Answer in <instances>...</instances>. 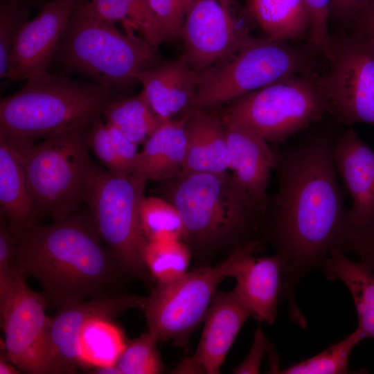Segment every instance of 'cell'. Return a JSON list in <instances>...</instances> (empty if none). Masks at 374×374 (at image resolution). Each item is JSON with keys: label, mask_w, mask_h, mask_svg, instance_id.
<instances>
[{"label": "cell", "mask_w": 374, "mask_h": 374, "mask_svg": "<svg viewBox=\"0 0 374 374\" xmlns=\"http://www.w3.org/2000/svg\"><path fill=\"white\" fill-rule=\"evenodd\" d=\"M337 136L332 130H319L274 150L278 190L269 197L258 231L280 258V300L288 301L292 318L301 314L296 285L340 248L348 226L346 191L334 161Z\"/></svg>", "instance_id": "6da1fadb"}, {"label": "cell", "mask_w": 374, "mask_h": 374, "mask_svg": "<svg viewBox=\"0 0 374 374\" xmlns=\"http://www.w3.org/2000/svg\"><path fill=\"white\" fill-rule=\"evenodd\" d=\"M13 238L17 268L26 279L39 283L47 306L56 310L121 294L130 276L89 216L73 213L48 225H33Z\"/></svg>", "instance_id": "7a4b0ae2"}, {"label": "cell", "mask_w": 374, "mask_h": 374, "mask_svg": "<svg viewBox=\"0 0 374 374\" xmlns=\"http://www.w3.org/2000/svg\"><path fill=\"white\" fill-rule=\"evenodd\" d=\"M112 93L105 81H78L48 71L37 73L1 99L0 133L12 143H29L89 125Z\"/></svg>", "instance_id": "3957f363"}, {"label": "cell", "mask_w": 374, "mask_h": 374, "mask_svg": "<svg viewBox=\"0 0 374 374\" xmlns=\"http://www.w3.org/2000/svg\"><path fill=\"white\" fill-rule=\"evenodd\" d=\"M89 125L63 130L39 143H12L6 138L24 167L39 219L64 220L86 202L98 168L89 153Z\"/></svg>", "instance_id": "277c9868"}, {"label": "cell", "mask_w": 374, "mask_h": 374, "mask_svg": "<svg viewBox=\"0 0 374 374\" xmlns=\"http://www.w3.org/2000/svg\"><path fill=\"white\" fill-rule=\"evenodd\" d=\"M170 202L184 228L192 253L235 247L252 239L258 220L243 193L228 172L181 175Z\"/></svg>", "instance_id": "5b68a950"}, {"label": "cell", "mask_w": 374, "mask_h": 374, "mask_svg": "<svg viewBox=\"0 0 374 374\" xmlns=\"http://www.w3.org/2000/svg\"><path fill=\"white\" fill-rule=\"evenodd\" d=\"M114 24L76 10L54 58L65 71L107 82L113 89L138 81L141 73L160 63L157 48Z\"/></svg>", "instance_id": "8992f818"}, {"label": "cell", "mask_w": 374, "mask_h": 374, "mask_svg": "<svg viewBox=\"0 0 374 374\" xmlns=\"http://www.w3.org/2000/svg\"><path fill=\"white\" fill-rule=\"evenodd\" d=\"M315 54L308 45L255 38L232 57L200 74L191 109L208 111L288 76L318 75Z\"/></svg>", "instance_id": "52a82bcc"}, {"label": "cell", "mask_w": 374, "mask_h": 374, "mask_svg": "<svg viewBox=\"0 0 374 374\" xmlns=\"http://www.w3.org/2000/svg\"><path fill=\"white\" fill-rule=\"evenodd\" d=\"M317 76L282 78L235 98L220 115L250 129L268 143H283L328 113Z\"/></svg>", "instance_id": "ba28073f"}, {"label": "cell", "mask_w": 374, "mask_h": 374, "mask_svg": "<svg viewBox=\"0 0 374 374\" xmlns=\"http://www.w3.org/2000/svg\"><path fill=\"white\" fill-rule=\"evenodd\" d=\"M242 244L215 266L201 267L172 282L157 283L141 309L148 330L159 341H172L187 351L190 337L204 321L218 286L230 276Z\"/></svg>", "instance_id": "9c48e42d"}, {"label": "cell", "mask_w": 374, "mask_h": 374, "mask_svg": "<svg viewBox=\"0 0 374 374\" xmlns=\"http://www.w3.org/2000/svg\"><path fill=\"white\" fill-rule=\"evenodd\" d=\"M145 183L134 175L118 177L98 167L86 200L100 238L126 273L135 278L148 272L143 260L148 240L140 218Z\"/></svg>", "instance_id": "30bf717a"}, {"label": "cell", "mask_w": 374, "mask_h": 374, "mask_svg": "<svg viewBox=\"0 0 374 374\" xmlns=\"http://www.w3.org/2000/svg\"><path fill=\"white\" fill-rule=\"evenodd\" d=\"M328 69L317 77L328 113L339 124L374 126V45L350 30L332 35Z\"/></svg>", "instance_id": "8fae6325"}, {"label": "cell", "mask_w": 374, "mask_h": 374, "mask_svg": "<svg viewBox=\"0 0 374 374\" xmlns=\"http://www.w3.org/2000/svg\"><path fill=\"white\" fill-rule=\"evenodd\" d=\"M256 26L237 0H193L182 28V54L201 74L237 54L256 37Z\"/></svg>", "instance_id": "7c38bea8"}, {"label": "cell", "mask_w": 374, "mask_h": 374, "mask_svg": "<svg viewBox=\"0 0 374 374\" xmlns=\"http://www.w3.org/2000/svg\"><path fill=\"white\" fill-rule=\"evenodd\" d=\"M26 280L19 272L0 293L3 351L21 372L46 374L50 317L46 314L44 296L33 290Z\"/></svg>", "instance_id": "4fadbf2b"}, {"label": "cell", "mask_w": 374, "mask_h": 374, "mask_svg": "<svg viewBox=\"0 0 374 374\" xmlns=\"http://www.w3.org/2000/svg\"><path fill=\"white\" fill-rule=\"evenodd\" d=\"M144 297L121 293L85 300L56 310L50 317L46 354V374L73 373L82 368L78 336L84 324L93 317L112 319L130 309H142Z\"/></svg>", "instance_id": "5bb4252c"}, {"label": "cell", "mask_w": 374, "mask_h": 374, "mask_svg": "<svg viewBox=\"0 0 374 374\" xmlns=\"http://www.w3.org/2000/svg\"><path fill=\"white\" fill-rule=\"evenodd\" d=\"M84 1L52 0L24 24L12 46L7 79L26 80L48 70L73 15Z\"/></svg>", "instance_id": "9a60e30c"}, {"label": "cell", "mask_w": 374, "mask_h": 374, "mask_svg": "<svg viewBox=\"0 0 374 374\" xmlns=\"http://www.w3.org/2000/svg\"><path fill=\"white\" fill-rule=\"evenodd\" d=\"M221 118L229 151V170L246 197L258 226L269 199L267 188L275 166V152L266 140L250 129L230 119Z\"/></svg>", "instance_id": "2e32d148"}, {"label": "cell", "mask_w": 374, "mask_h": 374, "mask_svg": "<svg viewBox=\"0 0 374 374\" xmlns=\"http://www.w3.org/2000/svg\"><path fill=\"white\" fill-rule=\"evenodd\" d=\"M264 249L257 238L242 244L240 256L229 277L236 280L233 290L260 323L272 324L277 315L280 300L283 265L279 256L256 257Z\"/></svg>", "instance_id": "e0dca14e"}, {"label": "cell", "mask_w": 374, "mask_h": 374, "mask_svg": "<svg viewBox=\"0 0 374 374\" xmlns=\"http://www.w3.org/2000/svg\"><path fill=\"white\" fill-rule=\"evenodd\" d=\"M251 314L233 290L217 291L206 313L194 355L184 359L191 373L217 374L242 326Z\"/></svg>", "instance_id": "ac0fdd59"}, {"label": "cell", "mask_w": 374, "mask_h": 374, "mask_svg": "<svg viewBox=\"0 0 374 374\" xmlns=\"http://www.w3.org/2000/svg\"><path fill=\"white\" fill-rule=\"evenodd\" d=\"M335 168L352 199L348 224H374V151L349 127L337 135L334 146Z\"/></svg>", "instance_id": "d6986e66"}, {"label": "cell", "mask_w": 374, "mask_h": 374, "mask_svg": "<svg viewBox=\"0 0 374 374\" xmlns=\"http://www.w3.org/2000/svg\"><path fill=\"white\" fill-rule=\"evenodd\" d=\"M137 80L154 114L161 121L191 109L200 74L193 69L183 55L168 62L159 63L142 73Z\"/></svg>", "instance_id": "ffe728a7"}, {"label": "cell", "mask_w": 374, "mask_h": 374, "mask_svg": "<svg viewBox=\"0 0 374 374\" xmlns=\"http://www.w3.org/2000/svg\"><path fill=\"white\" fill-rule=\"evenodd\" d=\"M185 130L186 152L182 175L228 172L229 151L220 114L191 109L187 112Z\"/></svg>", "instance_id": "44dd1931"}, {"label": "cell", "mask_w": 374, "mask_h": 374, "mask_svg": "<svg viewBox=\"0 0 374 374\" xmlns=\"http://www.w3.org/2000/svg\"><path fill=\"white\" fill-rule=\"evenodd\" d=\"M187 112L179 119L163 122L149 136L138 153L132 175L145 182L182 175L186 152Z\"/></svg>", "instance_id": "7402d4cb"}, {"label": "cell", "mask_w": 374, "mask_h": 374, "mask_svg": "<svg viewBox=\"0 0 374 374\" xmlns=\"http://www.w3.org/2000/svg\"><path fill=\"white\" fill-rule=\"evenodd\" d=\"M0 206L3 217L16 235L39 220L24 167L6 137L0 134Z\"/></svg>", "instance_id": "603a6c76"}, {"label": "cell", "mask_w": 374, "mask_h": 374, "mask_svg": "<svg viewBox=\"0 0 374 374\" xmlns=\"http://www.w3.org/2000/svg\"><path fill=\"white\" fill-rule=\"evenodd\" d=\"M321 269L330 280H339L347 287L356 308L363 339H374V271L361 261L348 258L343 250L333 249Z\"/></svg>", "instance_id": "cb8c5ba5"}, {"label": "cell", "mask_w": 374, "mask_h": 374, "mask_svg": "<svg viewBox=\"0 0 374 374\" xmlns=\"http://www.w3.org/2000/svg\"><path fill=\"white\" fill-rule=\"evenodd\" d=\"M244 7L266 37L294 42L308 37L310 19L305 0H246Z\"/></svg>", "instance_id": "d4e9b609"}, {"label": "cell", "mask_w": 374, "mask_h": 374, "mask_svg": "<svg viewBox=\"0 0 374 374\" xmlns=\"http://www.w3.org/2000/svg\"><path fill=\"white\" fill-rule=\"evenodd\" d=\"M126 344L122 331L112 319H88L78 336V350L82 367L94 368L116 364Z\"/></svg>", "instance_id": "484cf974"}, {"label": "cell", "mask_w": 374, "mask_h": 374, "mask_svg": "<svg viewBox=\"0 0 374 374\" xmlns=\"http://www.w3.org/2000/svg\"><path fill=\"white\" fill-rule=\"evenodd\" d=\"M101 115L137 144L144 143L163 123L154 114L143 91L133 97L112 98Z\"/></svg>", "instance_id": "4316f807"}, {"label": "cell", "mask_w": 374, "mask_h": 374, "mask_svg": "<svg viewBox=\"0 0 374 374\" xmlns=\"http://www.w3.org/2000/svg\"><path fill=\"white\" fill-rule=\"evenodd\" d=\"M192 256L184 240H151L145 246L143 260L157 283H168L188 272Z\"/></svg>", "instance_id": "83f0119b"}, {"label": "cell", "mask_w": 374, "mask_h": 374, "mask_svg": "<svg viewBox=\"0 0 374 374\" xmlns=\"http://www.w3.org/2000/svg\"><path fill=\"white\" fill-rule=\"evenodd\" d=\"M140 218L143 234L148 241L184 240L182 220L170 201L144 195L140 205Z\"/></svg>", "instance_id": "f1b7e54d"}, {"label": "cell", "mask_w": 374, "mask_h": 374, "mask_svg": "<svg viewBox=\"0 0 374 374\" xmlns=\"http://www.w3.org/2000/svg\"><path fill=\"white\" fill-rule=\"evenodd\" d=\"M77 11L89 17L115 24L123 22L142 37L148 33L145 0H84Z\"/></svg>", "instance_id": "f546056e"}, {"label": "cell", "mask_w": 374, "mask_h": 374, "mask_svg": "<svg viewBox=\"0 0 374 374\" xmlns=\"http://www.w3.org/2000/svg\"><path fill=\"white\" fill-rule=\"evenodd\" d=\"M193 0H146L150 30L149 43L154 47L180 37Z\"/></svg>", "instance_id": "4dcf8cb0"}, {"label": "cell", "mask_w": 374, "mask_h": 374, "mask_svg": "<svg viewBox=\"0 0 374 374\" xmlns=\"http://www.w3.org/2000/svg\"><path fill=\"white\" fill-rule=\"evenodd\" d=\"M363 339L355 330L341 341L325 349L314 357L278 370L282 374H344L348 373L350 354Z\"/></svg>", "instance_id": "1f68e13d"}, {"label": "cell", "mask_w": 374, "mask_h": 374, "mask_svg": "<svg viewBox=\"0 0 374 374\" xmlns=\"http://www.w3.org/2000/svg\"><path fill=\"white\" fill-rule=\"evenodd\" d=\"M159 341L150 331L127 343L116 365L122 374H158L164 365L157 348Z\"/></svg>", "instance_id": "d6a6232c"}, {"label": "cell", "mask_w": 374, "mask_h": 374, "mask_svg": "<svg viewBox=\"0 0 374 374\" xmlns=\"http://www.w3.org/2000/svg\"><path fill=\"white\" fill-rule=\"evenodd\" d=\"M24 0H6L0 10V77L7 78L14 42L24 24L30 9Z\"/></svg>", "instance_id": "836d02e7"}, {"label": "cell", "mask_w": 374, "mask_h": 374, "mask_svg": "<svg viewBox=\"0 0 374 374\" xmlns=\"http://www.w3.org/2000/svg\"><path fill=\"white\" fill-rule=\"evenodd\" d=\"M87 142L107 170L118 177H127L118 159L109 130L102 121L101 114L96 116L89 125Z\"/></svg>", "instance_id": "e575fe53"}, {"label": "cell", "mask_w": 374, "mask_h": 374, "mask_svg": "<svg viewBox=\"0 0 374 374\" xmlns=\"http://www.w3.org/2000/svg\"><path fill=\"white\" fill-rule=\"evenodd\" d=\"M310 19L308 34V46L327 60L330 55L332 35L330 33V8L332 0H305Z\"/></svg>", "instance_id": "d590c367"}, {"label": "cell", "mask_w": 374, "mask_h": 374, "mask_svg": "<svg viewBox=\"0 0 374 374\" xmlns=\"http://www.w3.org/2000/svg\"><path fill=\"white\" fill-rule=\"evenodd\" d=\"M340 248L355 253L359 260L374 271V224L366 227L348 226Z\"/></svg>", "instance_id": "8d00e7d4"}, {"label": "cell", "mask_w": 374, "mask_h": 374, "mask_svg": "<svg viewBox=\"0 0 374 374\" xmlns=\"http://www.w3.org/2000/svg\"><path fill=\"white\" fill-rule=\"evenodd\" d=\"M271 344L260 326L254 335L251 348L245 359L235 367L233 373L238 374L259 373L262 359L266 352L271 350Z\"/></svg>", "instance_id": "74e56055"}, {"label": "cell", "mask_w": 374, "mask_h": 374, "mask_svg": "<svg viewBox=\"0 0 374 374\" xmlns=\"http://www.w3.org/2000/svg\"><path fill=\"white\" fill-rule=\"evenodd\" d=\"M106 125L111 134L118 159L126 175L130 176L134 170L139 153L138 145L130 140L114 126L107 123Z\"/></svg>", "instance_id": "f35d334b"}, {"label": "cell", "mask_w": 374, "mask_h": 374, "mask_svg": "<svg viewBox=\"0 0 374 374\" xmlns=\"http://www.w3.org/2000/svg\"><path fill=\"white\" fill-rule=\"evenodd\" d=\"M348 28L374 45V0H369L357 12Z\"/></svg>", "instance_id": "ab89813d"}, {"label": "cell", "mask_w": 374, "mask_h": 374, "mask_svg": "<svg viewBox=\"0 0 374 374\" xmlns=\"http://www.w3.org/2000/svg\"><path fill=\"white\" fill-rule=\"evenodd\" d=\"M369 0H332L330 20L344 27L349 26L357 12Z\"/></svg>", "instance_id": "60d3db41"}, {"label": "cell", "mask_w": 374, "mask_h": 374, "mask_svg": "<svg viewBox=\"0 0 374 374\" xmlns=\"http://www.w3.org/2000/svg\"><path fill=\"white\" fill-rule=\"evenodd\" d=\"M21 371L6 356L1 353L0 357V374H19Z\"/></svg>", "instance_id": "b9f144b4"}, {"label": "cell", "mask_w": 374, "mask_h": 374, "mask_svg": "<svg viewBox=\"0 0 374 374\" xmlns=\"http://www.w3.org/2000/svg\"><path fill=\"white\" fill-rule=\"evenodd\" d=\"M91 373L96 374H122L116 364L96 367Z\"/></svg>", "instance_id": "7bdbcfd3"}, {"label": "cell", "mask_w": 374, "mask_h": 374, "mask_svg": "<svg viewBox=\"0 0 374 374\" xmlns=\"http://www.w3.org/2000/svg\"><path fill=\"white\" fill-rule=\"evenodd\" d=\"M24 1H26V0H24Z\"/></svg>", "instance_id": "ee69618b"}]
</instances>
